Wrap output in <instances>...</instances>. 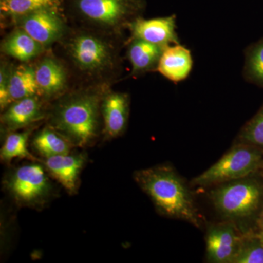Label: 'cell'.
Segmentation results:
<instances>
[{
	"label": "cell",
	"mask_w": 263,
	"mask_h": 263,
	"mask_svg": "<svg viewBox=\"0 0 263 263\" xmlns=\"http://www.w3.org/2000/svg\"><path fill=\"white\" fill-rule=\"evenodd\" d=\"M126 41L124 34L70 24L55 53L70 71L74 86H112L122 77Z\"/></svg>",
	"instance_id": "obj_1"
},
{
	"label": "cell",
	"mask_w": 263,
	"mask_h": 263,
	"mask_svg": "<svg viewBox=\"0 0 263 263\" xmlns=\"http://www.w3.org/2000/svg\"><path fill=\"white\" fill-rule=\"evenodd\" d=\"M110 87L73 86L48 105V125L60 132L74 146H88L103 127L102 103Z\"/></svg>",
	"instance_id": "obj_2"
},
{
	"label": "cell",
	"mask_w": 263,
	"mask_h": 263,
	"mask_svg": "<svg viewBox=\"0 0 263 263\" xmlns=\"http://www.w3.org/2000/svg\"><path fill=\"white\" fill-rule=\"evenodd\" d=\"M145 0H64L63 9L69 22L113 33L124 34L136 19L143 16Z\"/></svg>",
	"instance_id": "obj_3"
},
{
	"label": "cell",
	"mask_w": 263,
	"mask_h": 263,
	"mask_svg": "<svg viewBox=\"0 0 263 263\" xmlns=\"http://www.w3.org/2000/svg\"><path fill=\"white\" fill-rule=\"evenodd\" d=\"M137 182L167 215L197 224V217L190 195L179 178L166 167L138 171Z\"/></svg>",
	"instance_id": "obj_4"
},
{
	"label": "cell",
	"mask_w": 263,
	"mask_h": 263,
	"mask_svg": "<svg viewBox=\"0 0 263 263\" xmlns=\"http://www.w3.org/2000/svg\"><path fill=\"white\" fill-rule=\"evenodd\" d=\"M10 23L24 29L46 49L56 45L70 26L63 8H44L13 19Z\"/></svg>",
	"instance_id": "obj_5"
},
{
	"label": "cell",
	"mask_w": 263,
	"mask_h": 263,
	"mask_svg": "<svg viewBox=\"0 0 263 263\" xmlns=\"http://www.w3.org/2000/svg\"><path fill=\"white\" fill-rule=\"evenodd\" d=\"M261 155L247 147H236L194 180L195 184L207 186L240 179L252 174L258 167Z\"/></svg>",
	"instance_id": "obj_6"
},
{
	"label": "cell",
	"mask_w": 263,
	"mask_h": 263,
	"mask_svg": "<svg viewBox=\"0 0 263 263\" xmlns=\"http://www.w3.org/2000/svg\"><path fill=\"white\" fill-rule=\"evenodd\" d=\"M34 63L38 95L46 103H51L73 87L70 71L51 48Z\"/></svg>",
	"instance_id": "obj_7"
},
{
	"label": "cell",
	"mask_w": 263,
	"mask_h": 263,
	"mask_svg": "<svg viewBox=\"0 0 263 263\" xmlns=\"http://www.w3.org/2000/svg\"><path fill=\"white\" fill-rule=\"evenodd\" d=\"M6 185L15 201L26 205L44 201L51 190L46 171L38 164L21 166L10 175Z\"/></svg>",
	"instance_id": "obj_8"
},
{
	"label": "cell",
	"mask_w": 263,
	"mask_h": 263,
	"mask_svg": "<svg viewBox=\"0 0 263 263\" xmlns=\"http://www.w3.org/2000/svg\"><path fill=\"white\" fill-rule=\"evenodd\" d=\"M260 190L255 183L241 181L227 185L214 193L216 206L227 216H245L258 205Z\"/></svg>",
	"instance_id": "obj_9"
},
{
	"label": "cell",
	"mask_w": 263,
	"mask_h": 263,
	"mask_svg": "<svg viewBox=\"0 0 263 263\" xmlns=\"http://www.w3.org/2000/svg\"><path fill=\"white\" fill-rule=\"evenodd\" d=\"M48 105L39 95L15 100L2 112V130L12 133L46 119Z\"/></svg>",
	"instance_id": "obj_10"
},
{
	"label": "cell",
	"mask_w": 263,
	"mask_h": 263,
	"mask_svg": "<svg viewBox=\"0 0 263 263\" xmlns=\"http://www.w3.org/2000/svg\"><path fill=\"white\" fill-rule=\"evenodd\" d=\"M129 37L167 47L179 43L175 15L157 18L136 19L128 27Z\"/></svg>",
	"instance_id": "obj_11"
},
{
	"label": "cell",
	"mask_w": 263,
	"mask_h": 263,
	"mask_svg": "<svg viewBox=\"0 0 263 263\" xmlns=\"http://www.w3.org/2000/svg\"><path fill=\"white\" fill-rule=\"evenodd\" d=\"M130 99L125 92L108 88L102 103V133L108 139L120 136L127 127Z\"/></svg>",
	"instance_id": "obj_12"
},
{
	"label": "cell",
	"mask_w": 263,
	"mask_h": 263,
	"mask_svg": "<svg viewBox=\"0 0 263 263\" xmlns=\"http://www.w3.org/2000/svg\"><path fill=\"white\" fill-rule=\"evenodd\" d=\"M165 48L136 38H128L124 48L125 57L131 66V76H143L157 71Z\"/></svg>",
	"instance_id": "obj_13"
},
{
	"label": "cell",
	"mask_w": 263,
	"mask_h": 263,
	"mask_svg": "<svg viewBox=\"0 0 263 263\" xmlns=\"http://www.w3.org/2000/svg\"><path fill=\"white\" fill-rule=\"evenodd\" d=\"M193 67L191 51L177 43L164 48L157 71L167 80L179 83L187 79Z\"/></svg>",
	"instance_id": "obj_14"
},
{
	"label": "cell",
	"mask_w": 263,
	"mask_h": 263,
	"mask_svg": "<svg viewBox=\"0 0 263 263\" xmlns=\"http://www.w3.org/2000/svg\"><path fill=\"white\" fill-rule=\"evenodd\" d=\"M0 48L3 56L11 57L20 62H34L48 50L18 27H14L3 38Z\"/></svg>",
	"instance_id": "obj_15"
},
{
	"label": "cell",
	"mask_w": 263,
	"mask_h": 263,
	"mask_svg": "<svg viewBox=\"0 0 263 263\" xmlns=\"http://www.w3.org/2000/svg\"><path fill=\"white\" fill-rule=\"evenodd\" d=\"M84 155H62L48 157L44 164L48 173L70 193L77 187L78 180L84 166Z\"/></svg>",
	"instance_id": "obj_16"
},
{
	"label": "cell",
	"mask_w": 263,
	"mask_h": 263,
	"mask_svg": "<svg viewBox=\"0 0 263 263\" xmlns=\"http://www.w3.org/2000/svg\"><path fill=\"white\" fill-rule=\"evenodd\" d=\"M208 257L215 262H232L240 247L239 239L229 226H219L209 231L206 240Z\"/></svg>",
	"instance_id": "obj_17"
},
{
	"label": "cell",
	"mask_w": 263,
	"mask_h": 263,
	"mask_svg": "<svg viewBox=\"0 0 263 263\" xmlns=\"http://www.w3.org/2000/svg\"><path fill=\"white\" fill-rule=\"evenodd\" d=\"M9 94L11 103L38 95L34 62L13 64L10 75Z\"/></svg>",
	"instance_id": "obj_18"
},
{
	"label": "cell",
	"mask_w": 263,
	"mask_h": 263,
	"mask_svg": "<svg viewBox=\"0 0 263 263\" xmlns=\"http://www.w3.org/2000/svg\"><path fill=\"white\" fill-rule=\"evenodd\" d=\"M32 146L45 158L70 154L74 146L66 137L50 125L38 132L32 141Z\"/></svg>",
	"instance_id": "obj_19"
},
{
	"label": "cell",
	"mask_w": 263,
	"mask_h": 263,
	"mask_svg": "<svg viewBox=\"0 0 263 263\" xmlns=\"http://www.w3.org/2000/svg\"><path fill=\"white\" fill-rule=\"evenodd\" d=\"M64 0H0L2 21L13 19L48 8H63Z\"/></svg>",
	"instance_id": "obj_20"
},
{
	"label": "cell",
	"mask_w": 263,
	"mask_h": 263,
	"mask_svg": "<svg viewBox=\"0 0 263 263\" xmlns=\"http://www.w3.org/2000/svg\"><path fill=\"white\" fill-rule=\"evenodd\" d=\"M32 130L33 128H29L22 133H8L0 151L1 160L6 162H10L15 158L37 160L27 148V143Z\"/></svg>",
	"instance_id": "obj_21"
},
{
	"label": "cell",
	"mask_w": 263,
	"mask_h": 263,
	"mask_svg": "<svg viewBox=\"0 0 263 263\" xmlns=\"http://www.w3.org/2000/svg\"><path fill=\"white\" fill-rule=\"evenodd\" d=\"M245 75L249 80L263 84V41L247 52Z\"/></svg>",
	"instance_id": "obj_22"
},
{
	"label": "cell",
	"mask_w": 263,
	"mask_h": 263,
	"mask_svg": "<svg viewBox=\"0 0 263 263\" xmlns=\"http://www.w3.org/2000/svg\"><path fill=\"white\" fill-rule=\"evenodd\" d=\"M235 263H263V246L254 243L240 246L232 260Z\"/></svg>",
	"instance_id": "obj_23"
},
{
	"label": "cell",
	"mask_w": 263,
	"mask_h": 263,
	"mask_svg": "<svg viewBox=\"0 0 263 263\" xmlns=\"http://www.w3.org/2000/svg\"><path fill=\"white\" fill-rule=\"evenodd\" d=\"M13 64L4 56L0 64V109L3 112L11 103L9 94L10 71Z\"/></svg>",
	"instance_id": "obj_24"
},
{
	"label": "cell",
	"mask_w": 263,
	"mask_h": 263,
	"mask_svg": "<svg viewBox=\"0 0 263 263\" xmlns=\"http://www.w3.org/2000/svg\"><path fill=\"white\" fill-rule=\"evenodd\" d=\"M245 141L263 146V110L249 122L241 133Z\"/></svg>",
	"instance_id": "obj_25"
},
{
	"label": "cell",
	"mask_w": 263,
	"mask_h": 263,
	"mask_svg": "<svg viewBox=\"0 0 263 263\" xmlns=\"http://www.w3.org/2000/svg\"><path fill=\"white\" fill-rule=\"evenodd\" d=\"M257 238H258L259 241L260 242L261 245L263 246V232L257 236Z\"/></svg>",
	"instance_id": "obj_26"
}]
</instances>
